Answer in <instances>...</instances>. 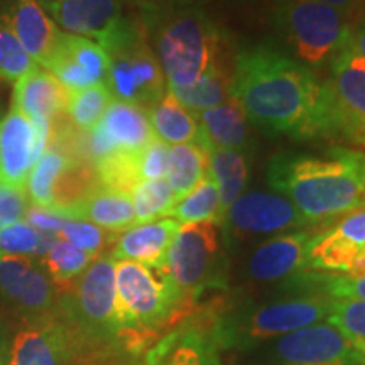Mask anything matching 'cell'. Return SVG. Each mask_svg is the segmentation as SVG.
Returning a JSON list of instances; mask_svg holds the SVG:
<instances>
[{
	"mask_svg": "<svg viewBox=\"0 0 365 365\" xmlns=\"http://www.w3.org/2000/svg\"><path fill=\"white\" fill-rule=\"evenodd\" d=\"M325 88L323 135H339L365 145V59L352 44L331 59Z\"/></svg>",
	"mask_w": 365,
	"mask_h": 365,
	"instance_id": "obj_10",
	"label": "cell"
},
{
	"mask_svg": "<svg viewBox=\"0 0 365 365\" xmlns=\"http://www.w3.org/2000/svg\"><path fill=\"white\" fill-rule=\"evenodd\" d=\"M191 304L164 269L115 261V309L120 341L140 350L163 328L178 323Z\"/></svg>",
	"mask_w": 365,
	"mask_h": 365,
	"instance_id": "obj_4",
	"label": "cell"
},
{
	"mask_svg": "<svg viewBox=\"0 0 365 365\" xmlns=\"http://www.w3.org/2000/svg\"><path fill=\"white\" fill-rule=\"evenodd\" d=\"M127 2H130L132 6L140 9L143 14H148V12L161 11V9L181 6V4L195 2V0H127Z\"/></svg>",
	"mask_w": 365,
	"mask_h": 365,
	"instance_id": "obj_44",
	"label": "cell"
},
{
	"mask_svg": "<svg viewBox=\"0 0 365 365\" xmlns=\"http://www.w3.org/2000/svg\"><path fill=\"white\" fill-rule=\"evenodd\" d=\"M200 137L196 143L207 148L230 149L244 153L249 145V127L244 108L234 97L218 107L196 113Z\"/></svg>",
	"mask_w": 365,
	"mask_h": 365,
	"instance_id": "obj_25",
	"label": "cell"
},
{
	"mask_svg": "<svg viewBox=\"0 0 365 365\" xmlns=\"http://www.w3.org/2000/svg\"><path fill=\"white\" fill-rule=\"evenodd\" d=\"M267 181L308 223L327 222L365 207V154L331 148L327 154L281 153L267 166Z\"/></svg>",
	"mask_w": 365,
	"mask_h": 365,
	"instance_id": "obj_2",
	"label": "cell"
},
{
	"mask_svg": "<svg viewBox=\"0 0 365 365\" xmlns=\"http://www.w3.org/2000/svg\"><path fill=\"white\" fill-rule=\"evenodd\" d=\"M208 153L210 175L213 176L220 191V222H223L227 210L245 188V182L249 180V164L240 150L208 148Z\"/></svg>",
	"mask_w": 365,
	"mask_h": 365,
	"instance_id": "obj_29",
	"label": "cell"
},
{
	"mask_svg": "<svg viewBox=\"0 0 365 365\" xmlns=\"http://www.w3.org/2000/svg\"><path fill=\"white\" fill-rule=\"evenodd\" d=\"M180 228L181 223L175 218L137 223L118 234L110 257L113 261H132L148 267L164 269L168 252Z\"/></svg>",
	"mask_w": 365,
	"mask_h": 365,
	"instance_id": "obj_23",
	"label": "cell"
},
{
	"mask_svg": "<svg viewBox=\"0 0 365 365\" xmlns=\"http://www.w3.org/2000/svg\"><path fill=\"white\" fill-rule=\"evenodd\" d=\"M0 293L22 312L43 318L54 307L56 287L33 257L0 255Z\"/></svg>",
	"mask_w": 365,
	"mask_h": 365,
	"instance_id": "obj_18",
	"label": "cell"
},
{
	"mask_svg": "<svg viewBox=\"0 0 365 365\" xmlns=\"http://www.w3.org/2000/svg\"><path fill=\"white\" fill-rule=\"evenodd\" d=\"M213 325L181 323L149 350L144 365H222Z\"/></svg>",
	"mask_w": 365,
	"mask_h": 365,
	"instance_id": "obj_20",
	"label": "cell"
},
{
	"mask_svg": "<svg viewBox=\"0 0 365 365\" xmlns=\"http://www.w3.org/2000/svg\"><path fill=\"white\" fill-rule=\"evenodd\" d=\"M112 93L105 83L91 85L88 88L70 93L66 113L76 129L90 134L102 120L105 110L112 103Z\"/></svg>",
	"mask_w": 365,
	"mask_h": 365,
	"instance_id": "obj_34",
	"label": "cell"
},
{
	"mask_svg": "<svg viewBox=\"0 0 365 365\" xmlns=\"http://www.w3.org/2000/svg\"><path fill=\"white\" fill-rule=\"evenodd\" d=\"M130 198L135 208L137 223H148L170 217L173 207L176 205V196L166 178L137 182Z\"/></svg>",
	"mask_w": 365,
	"mask_h": 365,
	"instance_id": "obj_35",
	"label": "cell"
},
{
	"mask_svg": "<svg viewBox=\"0 0 365 365\" xmlns=\"http://www.w3.org/2000/svg\"><path fill=\"white\" fill-rule=\"evenodd\" d=\"M327 322L365 357V301L333 299Z\"/></svg>",
	"mask_w": 365,
	"mask_h": 365,
	"instance_id": "obj_36",
	"label": "cell"
},
{
	"mask_svg": "<svg viewBox=\"0 0 365 365\" xmlns=\"http://www.w3.org/2000/svg\"><path fill=\"white\" fill-rule=\"evenodd\" d=\"M107 54L110 65L105 85L113 100L148 110L168 93L166 76L156 53L145 39L144 24H137L135 29Z\"/></svg>",
	"mask_w": 365,
	"mask_h": 365,
	"instance_id": "obj_9",
	"label": "cell"
},
{
	"mask_svg": "<svg viewBox=\"0 0 365 365\" xmlns=\"http://www.w3.org/2000/svg\"><path fill=\"white\" fill-rule=\"evenodd\" d=\"M81 341L66 322L48 314L16 333L7 365H71Z\"/></svg>",
	"mask_w": 365,
	"mask_h": 365,
	"instance_id": "obj_16",
	"label": "cell"
},
{
	"mask_svg": "<svg viewBox=\"0 0 365 365\" xmlns=\"http://www.w3.org/2000/svg\"><path fill=\"white\" fill-rule=\"evenodd\" d=\"M31 207L26 188L0 182V228L22 222Z\"/></svg>",
	"mask_w": 365,
	"mask_h": 365,
	"instance_id": "obj_40",
	"label": "cell"
},
{
	"mask_svg": "<svg viewBox=\"0 0 365 365\" xmlns=\"http://www.w3.org/2000/svg\"><path fill=\"white\" fill-rule=\"evenodd\" d=\"M319 2L327 4L339 11L340 14H344L349 21H352L355 16H357L360 9H362V2L364 0H319Z\"/></svg>",
	"mask_w": 365,
	"mask_h": 365,
	"instance_id": "obj_45",
	"label": "cell"
},
{
	"mask_svg": "<svg viewBox=\"0 0 365 365\" xmlns=\"http://www.w3.org/2000/svg\"><path fill=\"white\" fill-rule=\"evenodd\" d=\"M309 239L308 232H291L262 242L249 255L247 276L255 282H277L303 271Z\"/></svg>",
	"mask_w": 365,
	"mask_h": 365,
	"instance_id": "obj_21",
	"label": "cell"
},
{
	"mask_svg": "<svg viewBox=\"0 0 365 365\" xmlns=\"http://www.w3.org/2000/svg\"><path fill=\"white\" fill-rule=\"evenodd\" d=\"M232 97L252 124L271 134L294 139L323 135V81L274 46L255 44L235 54Z\"/></svg>",
	"mask_w": 365,
	"mask_h": 365,
	"instance_id": "obj_1",
	"label": "cell"
},
{
	"mask_svg": "<svg viewBox=\"0 0 365 365\" xmlns=\"http://www.w3.org/2000/svg\"><path fill=\"white\" fill-rule=\"evenodd\" d=\"M110 59L102 46L93 41L63 33L61 43L48 70L68 90V93L105 83Z\"/></svg>",
	"mask_w": 365,
	"mask_h": 365,
	"instance_id": "obj_19",
	"label": "cell"
},
{
	"mask_svg": "<svg viewBox=\"0 0 365 365\" xmlns=\"http://www.w3.org/2000/svg\"><path fill=\"white\" fill-rule=\"evenodd\" d=\"M148 117L154 135L168 145L196 143L200 137V124L196 117L180 103L175 95L168 93L148 108Z\"/></svg>",
	"mask_w": 365,
	"mask_h": 365,
	"instance_id": "obj_27",
	"label": "cell"
},
{
	"mask_svg": "<svg viewBox=\"0 0 365 365\" xmlns=\"http://www.w3.org/2000/svg\"><path fill=\"white\" fill-rule=\"evenodd\" d=\"M118 234L103 230L95 223L85 220H66L63 223L61 230L58 232L56 239L66 240L68 244L75 245L76 249L90 254L91 257H100L108 245L115 244Z\"/></svg>",
	"mask_w": 365,
	"mask_h": 365,
	"instance_id": "obj_38",
	"label": "cell"
},
{
	"mask_svg": "<svg viewBox=\"0 0 365 365\" xmlns=\"http://www.w3.org/2000/svg\"><path fill=\"white\" fill-rule=\"evenodd\" d=\"M210 173V153L202 143L171 145L166 164V181L176 202L186 196Z\"/></svg>",
	"mask_w": 365,
	"mask_h": 365,
	"instance_id": "obj_28",
	"label": "cell"
},
{
	"mask_svg": "<svg viewBox=\"0 0 365 365\" xmlns=\"http://www.w3.org/2000/svg\"><path fill=\"white\" fill-rule=\"evenodd\" d=\"M170 217L180 222L181 225L198 222H217L222 225L220 191H218L217 182L210 173L188 195L178 200Z\"/></svg>",
	"mask_w": 365,
	"mask_h": 365,
	"instance_id": "obj_32",
	"label": "cell"
},
{
	"mask_svg": "<svg viewBox=\"0 0 365 365\" xmlns=\"http://www.w3.org/2000/svg\"><path fill=\"white\" fill-rule=\"evenodd\" d=\"M222 225H225L227 232L244 239L281 234L289 228L308 225V222L286 196L267 191H247L227 210Z\"/></svg>",
	"mask_w": 365,
	"mask_h": 365,
	"instance_id": "obj_15",
	"label": "cell"
},
{
	"mask_svg": "<svg viewBox=\"0 0 365 365\" xmlns=\"http://www.w3.org/2000/svg\"><path fill=\"white\" fill-rule=\"evenodd\" d=\"M48 143L49 122L29 118L12 103L0 120V182L26 188Z\"/></svg>",
	"mask_w": 365,
	"mask_h": 365,
	"instance_id": "obj_12",
	"label": "cell"
},
{
	"mask_svg": "<svg viewBox=\"0 0 365 365\" xmlns=\"http://www.w3.org/2000/svg\"><path fill=\"white\" fill-rule=\"evenodd\" d=\"M272 354L276 365H365L364 355L328 322L279 336Z\"/></svg>",
	"mask_w": 365,
	"mask_h": 365,
	"instance_id": "obj_14",
	"label": "cell"
},
{
	"mask_svg": "<svg viewBox=\"0 0 365 365\" xmlns=\"http://www.w3.org/2000/svg\"><path fill=\"white\" fill-rule=\"evenodd\" d=\"M170 148L166 143L154 137L153 143L139 153V176L140 181L159 180L166 175V164Z\"/></svg>",
	"mask_w": 365,
	"mask_h": 365,
	"instance_id": "obj_42",
	"label": "cell"
},
{
	"mask_svg": "<svg viewBox=\"0 0 365 365\" xmlns=\"http://www.w3.org/2000/svg\"><path fill=\"white\" fill-rule=\"evenodd\" d=\"M319 281L325 294L333 299L365 301V272L359 276L331 274V276H322Z\"/></svg>",
	"mask_w": 365,
	"mask_h": 365,
	"instance_id": "obj_41",
	"label": "cell"
},
{
	"mask_svg": "<svg viewBox=\"0 0 365 365\" xmlns=\"http://www.w3.org/2000/svg\"><path fill=\"white\" fill-rule=\"evenodd\" d=\"M274 24L307 66L331 61L352 39V22L319 0H279Z\"/></svg>",
	"mask_w": 365,
	"mask_h": 365,
	"instance_id": "obj_5",
	"label": "cell"
},
{
	"mask_svg": "<svg viewBox=\"0 0 365 365\" xmlns=\"http://www.w3.org/2000/svg\"><path fill=\"white\" fill-rule=\"evenodd\" d=\"M56 237L41 234L26 220L0 228V255H24L43 257Z\"/></svg>",
	"mask_w": 365,
	"mask_h": 365,
	"instance_id": "obj_37",
	"label": "cell"
},
{
	"mask_svg": "<svg viewBox=\"0 0 365 365\" xmlns=\"http://www.w3.org/2000/svg\"><path fill=\"white\" fill-rule=\"evenodd\" d=\"M24 220L29 223L31 227L36 228V230L41 232V234L56 237L58 232L61 230L63 223H65L68 218L63 215L61 212H58V210L41 208L36 207V205H31Z\"/></svg>",
	"mask_w": 365,
	"mask_h": 365,
	"instance_id": "obj_43",
	"label": "cell"
},
{
	"mask_svg": "<svg viewBox=\"0 0 365 365\" xmlns=\"http://www.w3.org/2000/svg\"><path fill=\"white\" fill-rule=\"evenodd\" d=\"M154 137L145 108L112 100L102 120L88 134V159L95 164L112 153H140Z\"/></svg>",
	"mask_w": 365,
	"mask_h": 365,
	"instance_id": "obj_17",
	"label": "cell"
},
{
	"mask_svg": "<svg viewBox=\"0 0 365 365\" xmlns=\"http://www.w3.org/2000/svg\"><path fill=\"white\" fill-rule=\"evenodd\" d=\"M66 323L90 344L120 341L115 309V261L100 255L68 291Z\"/></svg>",
	"mask_w": 365,
	"mask_h": 365,
	"instance_id": "obj_8",
	"label": "cell"
},
{
	"mask_svg": "<svg viewBox=\"0 0 365 365\" xmlns=\"http://www.w3.org/2000/svg\"><path fill=\"white\" fill-rule=\"evenodd\" d=\"M164 271L191 307L205 291L220 287L225 281L220 223L181 225L168 252Z\"/></svg>",
	"mask_w": 365,
	"mask_h": 365,
	"instance_id": "obj_6",
	"label": "cell"
},
{
	"mask_svg": "<svg viewBox=\"0 0 365 365\" xmlns=\"http://www.w3.org/2000/svg\"><path fill=\"white\" fill-rule=\"evenodd\" d=\"M0 365H2V354H0Z\"/></svg>",
	"mask_w": 365,
	"mask_h": 365,
	"instance_id": "obj_48",
	"label": "cell"
},
{
	"mask_svg": "<svg viewBox=\"0 0 365 365\" xmlns=\"http://www.w3.org/2000/svg\"><path fill=\"white\" fill-rule=\"evenodd\" d=\"M70 220L95 223L103 230L122 234L137 225L135 208L129 193L98 186L68 213Z\"/></svg>",
	"mask_w": 365,
	"mask_h": 365,
	"instance_id": "obj_26",
	"label": "cell"
},
{
	"mask_svg": "<svg viewBox=\"0 0 365 365\" xmlns=\"http://www.w3.org/2000/svg\"><path fill=\"white\" fill-rule=\"evenodd\" d=\"M63 33L80 36L110 51L122 43L137 22L125 19L120 0H39Z\"/></svg>",
	"mask_w": 365,
	"mask_h": 365,
	"instance_id": "obj_11",
	"label": "cell"
},
{
	"mask_svg": "<svg viewBox=\"0 0 365 365\" xmlns=\"http://www.w3.org/2000/svg\"><path fill=\"white\" fill-rule=\"evenodd\" d=\"M350 44H352L355 53H359L360 56L365 59V19L360 21L359 26L352 29V39H350Z\"/></svg>",
	"mask_w": 365,
	"mask_h": 365,
	"instance_id": "obj_46",
	"label": "cell"
},
{
	"mask_svg": "<svg viewBox=\"0 0 365 365\" xmlns=\"http://www.w3.org/2000/svg\"><path fill=\"white\" fill-rule=\"evenodd\" d=\"M307 269L346 276L365 272V207L346 213L333 227L312 235Z\"/></svg>",
	"mask_w": 365,
	"mask_h": 365,
	"instance_id": "obj_13",
	"label": "cell"
},
{
	"mask_svg": "<svg viewBox=\"0 0 365 365\" xmlns=\"http://www.w3.org/2000/svg\"><path fill=\"white\" fill-rule=\"evenodd\" d=\"M232 78H234V65L222 66L203 76L191 88L171 91L186 110L193 115L208 108L218 107L232 97Z\"/></svg>",
	"mask_w": 365,
	"mask_h": 365,
	"instance_id": "obj_31",
	"label": "cell"
},
{
	"mask_svg": "<svg viewBox=\"0 0 365 365\" xmlns=\"http://www.w3.org/2000/svg\"><path fill=\"white\" fill-rule=\"evenodd\" d=\"M36 66L34 59L27 54L9 27L6 17H0V80L16 83Z\"/></svg>",
	"mask_w": 365,
	"mask_h": 365,
	"instance_id": "obj_39",
	"label": "cell"
},
{
	"mask_svg": "<svg viewBox=\"0 0 365 365\" xmlns=\"http://www.w3.org/2000/svg\"><path fill=\"white\" fill-rule=\"evenodd\" d=\"M333 298L327 294L272 301L239 318L213 323L220 345L249 346L313 327L328 318Z\"/></svg>",
	"mask_w": 365,
	"mask_h": 365,
	"instance_id": "obj_7",
	"label": "cell"
},
{
	"mask_svg": "<svg viewBox=\"0 0 365 365\" xmlns=\"http://www.w3.org/2000/svg\"><path fill=\"white\" fill-rule=\"evenodd\" d=\"M93 261L95 257L68 244L66 240L54 239L41 257V266L44 267L56 291L68 293Z\"/></svg>",
	"mask_w": 365,
	"mask_h": 365,
	"instance_id": "obj_30",
	"label": "cell"
},
{
	"mask_svg": "<svg viewBox=\"0 0 365 365\" xmlns=\"http://www.w3.org/2000/svg\"><path fill=\"white\" fill-rule=\"evenodd\" d=\"M68 90L43 66L26 73L14 83V98L21 112L34 120H48L61 117L66 112Z\"/></svg>",
	"mask_w": 365,
	"mask_h": 365,
	"instance_id": "obj_24",
	"label": "cell"
},
{
	"mask_svg": "<svg viewBox=\"0 0 365 365\" xmlns=\"http://www.w3.org/2000/svg\"><path fill=\"white\" fill-rule=\"evenodd\" d=\"M73 161V158L54 148H46L27 180L26 190L31 203L41 208L54 210V186L59 175Z\"/></svg>",
	"mask_w": 365,
	"mask_h": 365,
	"instance_id": "obj_33",
	"label": "cell"
},
{
	"mask_svg": "<svg viewBox=\"0 0 365 365\" xmlns=\"http://www.w3.org/2000/svg\"><path fill=\"white\" fill-rule=\"evenodd\" d=\"M145 33L161 63L168 90H185L222 66H230L227 36L198 4L143 14Z\"/></svg>",
	"mask_w": 365,
	"mask_h": 365,
	"instance_id": "obj_3",
	"label": "cell"
},
{
	"mask_svg": "<svg viewBox=\"0 0 365 365\" xmlns=\"http://www.w3.org/2000/svg\"><path fill=\"white\" fill-rule=\"evenodd\" d=\"M6 21L36 65L48 68L61 43L63 31L54 24L39 0H16Z\"/></svg>",
	"mask_w": 365,
	"mask_h": 365,
	"instance_id": "obj_22",
	"label": "cell"
},
{
	"mask_svg": "<svg viewBox=\"0 0 365 365\" xmlns=\"http://www.w3.org/2000/svg\"><path fill=\"white\" fill-rule=\"evenodd\" d=\"M234 2L244 4V6H271L272 9L279 0H234Z\"/></svg>",
	"mask_w": 365,
	"mask_h": 365,
	"instance_id": "obj_47",
	"label": "cell"
}]
</instances>
